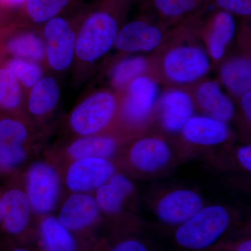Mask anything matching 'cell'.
Listing matches in <instances>:
<instances>
[{
	"label": "cell",
	"mask_w": 251,
	"mask_h": 251,
	"mask_svg": "<svg viewBox=\"0 0 251 251\" xmlns=\"http://www.w3.org/2000/svg\"><path fill=\"white\" fill-rule=\"evenodd\" d=\"M181 130L186 141L202 146L221 145L229 135L226 122L209 116H193Z\"/></svg>",
	"instance_id": "44dd1931"
},
{
	"label": "cell",
	"mask_w": 251,
	"mask_h": 251,
	"mask_svg": "<svg viewBox=\"0 0 251 251\" xmlns=\"http://www.w3.org/2000/svg\"><path fill=\"white\" fill-rule=\"evenodd\" d=\"M5 59L4 57V56L2 55V54L1 53V52H0V59Z\"/></svg>",
	"instance_id": "f35d334b"
},
{
	"label": "cell",
	"mask_w": 251,
	"mask_h": 251,
	"mask_svg": "<svg viewBox=\"0 0 251 251\" xmlns=\"http://www.w3.org/2000/svg\"><path fill=\"white\" fill-rule=\"evenodd\" d=\"M221 76L225 85L231 92L242 96L251 91V61L244 57L228 61L223 66Z\"/></svg>",
	"instance_id": "4316f807"
},
{
	"label": "cell",
	"mask_w": 251,
	"mask_h": 251,
	"mask_svg": "<svg viewBox=\"0 0 251 251\" xmlns=\"http://www.w3.org/2000/svg\"><path fill=\"white\" fill-rule=\"evenodd\" d=\"M196 99L200 106L209 117L224 122L229 121L233 117V103L215 81H207L200 85Z\"/></svg>",
	"instance_id": "7402d4cb"
},
{
	"label": "cell",
	"mask_w": 251,
	"mask_h": 251,
	"mask_svg": "<svg viewBox=\"0 0 251 251\" xmlns=\"http://www.w3.org/2000/svg\"><path fill=\"white\" fill-rule=\"evenodd\" d=\"M77 25L60 16L43 25L41 36L45 49V64L52 72H67L75 62Z\"/></svg>",
	"instance_id": "8992f818"
},
{
	"label": "cell",
	"mask_w": 251,
	"mask_h": 251,
	"mask_svg": "<svg viewBox=\"0 0 251 251\" xmlns=\"http://www.w3.org/2000/svg\"><path fill=\"white\" fill-rule=\"evenodd\" d=\"M34 242L36 251H94L90 241L73 233L52 214L38 218Z\"/></svg>",
	"instance_id": "5bb4252c"
},
{
	"label": "cell",
	"mask_w": 251,
	"mask_h": 251,
	"mask_svg": "<svg viewBox=\"0 0 251 251\" xmlns=\"http://www.w3.org/2000/svg\"><path fill=\"white\" fill-rule=\"evenodd\" d=\"M122 156L132 169L140 173H156L171 163L173 153L169 145L156 137H146L136 140Z\"/></svg>",
	"instance_id": "4fadbf2b"
},
{
	"label": "cell",
	"mask_w": 251,
	"mask_h": 251,
	"mask_svg": "<svg viewBox=\"0 0 251 251\" xmlns=\"http://www.w3.org/2000/svg\"><path fill=\"white\" fill-rule=\"evenodd\" d=\"M4 9H2V7H1V5H0V18L1 17V16H2L3 13L4 12ZM0 27H2V26H0Z\"/></svg>",
	"instance_id": "74e56055"
},
{
	"label": "cell",
	"mask_w": 251,
	"mask_h": 251,
	"mask_svg": "<svg viewBox=\"0 0 251 251\" xmlns=\"http://www.w3.org/2000/svg\"><path fill=\"white\" fill-rule=\"evenodd\" d=\"M6 251H36L35 249L29 247V245H11Z\"/></svg>",
	"instance_id": "8d00e7d4"
},
{
	"label": "cell",
	"mask_w": 251,
	"mask_h": 251,
	"mask_svg": "<svg viewBox=\"0 0 251 251\" xmlns=\"http://www.w3.org/2000/svg\"><path fill=\"white\" fill-rule=\"evenodd\" d=\"M22 172L4 178L0 186V231L11 245H29L35 237L37 218L25 189Z\"/></svg>",
	"instance_id": "7a4b0ae2"
},
{
	"label": "cell",
	"mask_w": 251,
	"mask_h": 251,
	"mask_svg": "<svg viewBox=\"0 0 251 251\" xmlns=\"http://www.w3.org/2000/svg\"><path fill=\"white\" fill-rule=\"evenodd\" d=\"M123 1L108 0L80 20L77 24L74 65H91L112 49L120 29V5Z\"/></svg>",
	"instance_id": "6da1fadb"
},
{
	"label": "cell",
	"mask_w": 251,
	"mask_h": 251,
	"mask_svg": "<svg viewBox=\"0 0 251 251\" xmlns=\"http://www.w3.org/2000/svg\"><path fill=\"white\" fill-rule=\"evenodd\" d=\"M159 97L158 84L151 77H137L128 85L127 95L121 106L126 123L140 126L148 121Z\"/></svg>",
	"instance_id": "7c38bea8"
},
{
	"label": "cell",
	"mask_w": 251,
	"mask_h": 251,
	"mask_svg": "<svg viewBox=\"0 0 251 251\" xmlns=\"http://www.w3.org/2000/svg\"><path fill=\"white\" fill-rule=\"evenodd\" d=\"M193 113V99L183 91H168L160 99V122L163 128L169 133L181 131Z\"/></svg>",
	"instance_id": "ffe728a7"
},
{
	"label": "cell",
	"mask_w": 251,
	"mask_h": 251,
	"mask_svg": "<svg viewBox=\"0 0 251 251\" xmlns=\"http://www.w3.org/2000/svg\"><path fill=\"white\" fill-rule=\"evenodd\" d=\"M41 150V146L0 142V177H9L22 172Z\"/></svg>",
	"instance_id": "cb8c5ba5"
},
{
	"label": "cell",
	"mask_w": 251,
	"mask_h": 251,
	"mask_svg": "<svg viewBox=\"0 0 251 251\" xmlns=\"http://www.w3.org/2000/svg\"><path fill=\"white\" fill-rule=\"evenodd\" d=\"M215 4L222 11L241 16L251 15V0H215Z\"/></svg>",
	"instance_id": "4dcf8cb0"
},
{
	"label": "cell",
	"mask_w": 251,
	"mask_h": 251,
	"mask_svg": "<svg viewBox=\"0 0 251 251\" xmlns=\"http://www.w3.org/2000/svg\"><path fill=\"white\" fill-rule=\"evenodd\" d=\"M0 228H1V209H0Z\"/></svg>",
	"instance_id": "ab89813d"
},
{
	"label": "cell",
	"mask_w": 251,
	"mask_h": 251,
	"mask_svg": "<svg viewBox=\"0 0 251 251\" xmlns=\"http://www.w3.org/2000/svg\"><path fill=\"white\" fill-rule=\"evenodd\" d=\"M0 51L5 59H27L45 64L41 33L25 23L12 22L0 27Z\"/></svg>",
	"instance_id": "30bf717a"
},
{
	"label": "cell",
	"mask_w": 251,
	"mask_h": 251,
	"mask_svg": "<svg viewBox=\"0 0 251 251\" xmlns=\"http://www.w3.org/2000/svg\"><path fill=\"white\" fill-rule=\"evenodd\" d=\"M230 221V214L224 206H203L191 219L179 225L175 232V240L184 249L204 250L226 233Z\"/></svg>",
	"instance_id": "5b68a950"
},
{
	"label": "cell",
	"mask_w": 251,
	"mask_h": 251,
	"mask_svg": "<svg viewBox=\"0 0 251 251\" xmlns=\"http://www.w3.org/2000/svg\"><path fill=\"white\" fill-rule=\"evenodd\" d=\"M210 69L207 54L197 46H182L170 50L163 59V69L170 80L191 83L205 75Z\"/></svg>",
	"instance_id": "8fae6325"
},
{
	"label": "cell",
	"mask_w": 251,
	"mask_h": 251,
	"mask_svg": "<svg viewBox=\"0 0 251 251\" xmlns=\"http://www.w3.org/2000/svg\"><path fill=\"white\" fill-rule=\"evenodd\" d=\"M121 139L116 135L105 134L74 137L65 143L52 147L44 156L59 168L70 162L88 158L113 160L120 153Z\"/></svg>",
	"instance_id": "52a82bcc"
},
{
	"label": "cell",
	"mask_w": 251,
	"mask_h": 251,
	"mask_svg": "<svg viewBox=\"0 0 251 251\" xmlns=\"http://www.w3.org/2000/svg\"><path fill=\"white\" fill-rule=\"evenodd\" d=\"M242 111L247 120L251 121V91L243 94L241 100Z\"/></svg>",
	"instance_id": "e575fe53"
},
{
	"label": "cell",
	"mask_w": 251,
	"mask_h": 251,
	"mask_svg": "<svg viewBox=\"0 0 251 251\" xmlns=\"http://www.w3.org/2000/svg\"><path fill=\"white\" fill-rule=\"evenodd\" d=\"M74 3V0H27L21 12L29 25H44L60 16Z\"/></svg>",
	"instance_id": "484cf974"
},
{
	"label": "cell",
	"mask_w": 251,
	"mask_h": 251,
	"mask_svg": "<svg viewBox=\"0 0 251 251\" xmlns=\"http://www.w3.org/2000/svg\"><path fill=\"white\" fill-rule=\"evenodd\" d=\"M233 251H251V239H245L234 246Z\"/></svg>",
	"instance_id": "d590c367"
},
{
	"label": "cell",
	"mask_w": 251,
	"mask_h": 251,
	"mask_svg": "<svg viewBox=\"0 0 251 251\" xmlns=\"http://www.w3.org/2000/svg\"><path fill=\"white\" fill-rule=\"evenodd\" d=\"M108 251H150L143 242L138 239H125L116 243Z\"/></svg>",
	"instance_id": "1f68e13d"
},
{
	"label": "cell",
	"mask_w": 251,
	"mask_h": 251,
	"mask_svg": "<svg viewBox=\"0 0 251 251\" xmlns=\"http://www.w3.org/2000/svg\"><path fill=\"white\" fill-rule=\"evenodd\" d=\"M22 175L25 189L36 217L52 214L62 200L60 168L44 156L31 161Z\"/></svg>",
	"instance_id": "277c9868"
},
{
	"label": "cell",
	"mask_w": 251,
	"mask_h": 251,
	"mask_svg": "<svg viewBox=\"0 0 251 251\" xmlns=\"http://www.w3.org/2000/svg\"><path fill=\"white\" fill-rule=\"evenodd\" d=\"M134 191L131 180L117 172L108 182L94 192V196L102 214L109 218H117L121 215L126 203Z\"/></svg>",
	"instance_id": "d6986e66"
},
{
	"label": "cell",
	"mask_w": 251,
	"mask_h": 251,
	"mask_svg": "<svg viewBox=\"0 0 251 251\" xmlns=\"http://www.w3.org/2000/svg\"><path fill=\"white\" fill-rule=\"evenodd\" d=\"M25 92L16 77L0 59V112L26 115Z\"/></svg>",
	"instance_id": "603a6c76"
},
{
	"label": "cell",
	"mask_w": 251,
	"mask_h": 251,
	"mask_svg": "<svg viewBox=\"0 0 251 251\" xmlns=\"http://www.w3.org/2000/svg\"><path fill=\"white\" fill-rule=\"evenodd\" d=\"M204 206L201 195L190 189L170 191L160 198L156 214L164 224L179 226L191 219Z\"/></svg>",
	"instance_id": "2e32d148"
},
{
	"label": "cell",
	"mask_w": 251,
	"mask_h": 251,
	"mask_svg": "<svg viewBox=\"0 0 251 251\" xmlns=\"http://www.w3.org/2000/svg\"><path fill=\"white\" fill-rule=\"evenodd\" d=\"M60 171L69 193L92 194L117 173V166L113 160L88 158L70 162Z\"/></svg>",
	"instance_id": "ba28073f"
},
{
	"label": "cell",
	"mask_w": 251,
	"mask_h": 251,
	"mask_svg": "<svg viewBox=\"0 0 251 251\" xmlns=\"http://www.w3.org/2000/svg\"><path fill=\"white\" fill-rule=\"evenodd\" d=\"M66 228L85 240L101 221L102 214L94 195L69 193L56 216Z\"/></svg>",
	"instance_id": "9c48e42d"
},
{
	"label": "cell",
	"mask_w": 251,
	"mask_h": 251,
	"mask_svg": "<svg viewBox=\"0 0 251 251\" xmlns=\"http://www.w3.org/2000/svg\"><path fill=\"white\" fill-rule=\"evenodd\" d=\"M237 160L242 168L248 172L251 171V146L245 145L237 150Z\"/></svg>",
	"instance_id": "d6a6232c"
},
{
	"label": "cell",
	"mask_w": 251,
	"mask_h": 251,
	"mask_svg": "<svg viewBox=\"0 0 251 251\" xmlns=\"http://www.w3.org/2000/svg\"><path fill=\"white\" fill-rule=\"evenodd\" d=\"M147 67L146 59L142 57H127L115 64L110 73V82L115 88L128 85L133 79L140 76Z\"/></svg>",
	"instance_id": "f1b7e54d"
},
{
	"label": "cell",
	"mask_w": 251,
	"mask_h": 251,
	"mask_svg": "<svg viewBox=\"0 0 251 251\" xmlns=\"http://www.w3.org/2000/svg\"><path fill=\"white\" fill-rule=\"evenodd\" d=\"M48 129L25 115L0 112V142L42 147Z\"/></svg>",
	"instance_id": "ac0fdd59"
},
{
	"label": "cell",
	"mask_w": 251,
	"mask_h": 251,
	"mask_svg": "<svg viewBox=\"0 0 251 251\" xmlns=\"http://www.w3.org/2000/svg\"><path fill=\"white\" fill-rule=\"evenodd\" d=\"M27 0H0V5L4 11L22 10Z\"/></svg>",
	"instance_id": "836d02e7"
},
{
	"label": "cell",
	"mask_w": 251,
	"mask_h": 251,
	"mask_svg": "<svg viewBox=\"0 0 251 251\" xmlns=\"http://www.w3.org/2000/svg\"><path fill=\"white\" fill-rule=\"evenodd\" d=\"M61 98L58 81L52 75H44L25 96V112L29 119L41 126L57 110Z\"/></svg>",
	"instance_id": "9a60e30c"
},
{
	"label": "cell",
	"mask_w": 251,
	"mask_h": 251,
	"mask_svg": "<svg viewBox=\"0 0 251 251\" xmlns=\"http://www.w3.org/2000/svg\"><path fill=\"white\" fill-rule=\"evenodd\" d=\"M162 37L158 26L145 20H135L120 28L114 46L124 52H149L160 45Z\"/></svg>",
	"instance_id": "e0dca14e"
},
{
	"label": "cell",
	"mask_w": 251,
	"mask_h": 251,
	"mask_svg": "<svg viewBox=\"0 0 251 251\" xmlns=\"http://www.w3.org/2000/svg\"><path fill=\"white\" fill-rule=\"evenodd\" d=\"M206 0H152L158 14L168 19L176 20L193 14Z\"/></svg>",
	"instance_id": "f546056e"
},
{
	"label": "cell",
	"mask_w": 251,
	"mask_h": 251,
	"mask_svg": "<svg viewBox=\"0 0 251 251\" xmlns=\"http://www.w3.org/2000/svg\"><path fill=\"white\" fill-rule=\"evenodd\" d=\"M120 112L116 96L108 90L89 94L68 115L67 127L74 137L108 133Z\"/></svg>",
	"instance_id": "3957f363"
},
{
	"label": "cell",
	"mask_w": 251,
	"mask_h": 251,
	"mask_svg": "<svg viewBox=\"0 0 251 251\" xmlns=\"http://www.w3.org/2000/svg\"><path fill=\"white\" fill-rule=\"evenodd\" d=\"M5 64L16 77L25 94L45 75L43 64L29 59H6Z\"/></svg>",
	"instance_id": "83f0119b"
},
{
	"label": "cell",
	"mask_w": 251,
	"mask_h": 251,
	"mask_svg": "<svg viewBox=\"0 0 251 251\" xmlns=\"http://www.w3.org/2000/svg\"><path fill=\"white\" fill-rule=\"evenodd\" d=\"M236 28L235 20L232 14L221 10L213 16L208 43L213 58L219 60L224 57L226 48L233 39Z\"/></svg>",
	"instance_id": "d4e9b609"
}]
</instances>
